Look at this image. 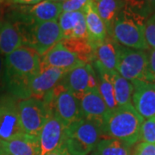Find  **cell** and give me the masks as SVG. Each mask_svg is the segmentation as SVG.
Returning <instances> with one entry per match:
<instances>
[{
	"label": "cell",
	"instance_id": "cell-1",
	"mask_svg": "<svg viewBox=\"0 0 155 155\" xmlns=\"http://www.w3.org/2000/svg\"><path fill=\"white\" fill-rule=\"evenodd\" d=\"M6 91L16 99L30 97L29 82L41 71V55L22 46L5 57Z\"/></svg>",
	"mask_w": 155,
	"mask_h": 155
},
{
	"label": "cell",
	"instance_id": "cell-2",
	"mask_svg": "<svg viewBox=\"0 0 155 155\" xmlns=\"http://www.w3.org/2000/svg\"><path fill=\"white\" fill-rule=\"evenodd\" d=\"M144 119L133 104L117 107L110 111L102 126V133L109 138L122 140L133 146L140 140V130Z\"/></svg>",
	"mask_w": 155,
	"mask_h": 155
},
{
	"label": "cell",
	"instance_id": "cell-3",
	"mask_svg": "<svg viewBox=\"0 0 155 155\" xmlns=\"http://www.w3.org/2000/svg\"><path fill=\"white\" fill-rule=\"evenodd\" d=\"M147 18L123 8L111 27L109 36L121 46L133 49H149L144 35Z\"/></svg>",
	"mask_w": 155,
	"mask_h": 155
},
{
	"label": "cell",
	"instance_id": "cell-4",
	"mask_svg": "<svg viewBox=\"0 0 155 155\" xmlns=\"http://www.w3.org/2000/svg\"><path fill=\"white\" fill-rule=\"evenodd\" d=\"M14 25L22 35L23 45L35 49L40 55L44 54L62 40L58 20Z\"/></svg>",
	"mask_w": 155,
	"mask_h": 155
},
{
	"label": "cell",
	"instance_id": "cell-5",
	"mask_svg": "<svg viewBox=\"0 0 155 155\" xmlns=\"http://www.w3.org/2000/svg\"><path fill=\"white\" fill-rule=\"evenodd\" d=\"M102 135L101 126L84 118L67 127L65 144L72 155H89Z\"/></svg>",
	"mask_w": 155,
	"mask_h": 155
},
{
	"label": "cell",
	"instance_id": "cell-6",
	"mask_svg": "<svg viewBox=\"0 0 155 155\" xmlns=\"http://www.w3.org/2000/svg\"><path fill=\"white\" fill-rule=\"evenodd\" d=\"M61 13V3L44 0L33 5H11L5 18L17 25L32 24L58 20Z\"/></svg>",
	"mask_w": 155,
	"mask_h": 155
},
{
	"label": "cell",
	"instance_id": "cell-7",
	"mask_svg": "<svg viewBox=\"0 0 155 155\" xmlns=\"http://www.w3.org/2000/svg\"><path fill=\"white\" fill-rule=\"evenodd\" d=\"M66 127L84 119L79 99L58 84L42 98Z\"/></svg>",
	"mask_w": 155,
	"mask_h": 155
},
{
	"label": "cell",
	"instance_id": "cell-8",
	"mask_svg": "<svg viewBox=\"0 0 155 155\" xmlns=\"http://www.w3.org/2000/svg\"><path fill=\"white\" fill-rule=\"evenodd\" d=\"M18 111L22 132L35 136H38L45 123L53 115V110L47 103L35 97L19 101Z\"/></svg>",
	"mask_w": 155,
	"mask_h": 155
},
{
	"label": "cell",
	"instance_id": "cell-9",
	"mask_svg": "<svg viewBox=\"0 0 155 155\" xmlns=\"http://www.w3.org/2000/svg\"><path fill=\"white\" fill-rule=\"evenodd\" d=\"M116 72L130 82L147 81V52L120 45Z\"/></svg>",
	"mask_w": 155,
	"mask_h": 155
},
{
	"label": "cell",
	"instance_id": "cell-10",
	"mask_svg": "<svg viewBox=\"0 0 155 155\" xmlns=\"http://www.w3.org/2000/svg\"><path fill=\"white\" fill-rule=\"evenodd\" d=\"M18 103L12 96L0 97V139L10 140L22 134Z\"/></svg>",
	"mask_w": 155,
	"mask_h": 155
},
{
	"label": "cell",
	"instance_id": "cell-11",
	"mask_svg": "<svg viewBox=\"0 0 155 155\" xmlns=\"http://www.w3.org/2000/svg\"><path fill=\"white\" fill-rule=\"evenodd\" d=\"M85 65L78 56L67 48L61 41L54 45L44 54L41 55V70L54 67L68 72L75 67Z\"/></svg>",
	"mask_w": 155,
	"mask_h": 155
},
{
	"label": "cell",
	"instance_id": "cell-12",
	"mask_svg": "<svg viewBox=\"0 0 155 155\" xmlns=\"http://www.w3.org/2000/svg\"><path fill=\"white\" fill-rule=\"evenodd\" d=\"M67 127L53 113L39 134L40 155H46L66 141Z\"/></svg>",
	"mask_w": 155,
	"mask_h": 155
},
{
	"label": "cell",
	"instance_id": "cell-13",
	"mask_svg": "<svg viewBox=\"0 0 155 155\" xmlns=\"http://www.w3.org/2000/svg\"><path fill=\"white\" fill-rule=\"evenodd\" d=\"M132 104L144 120L155 118V83L134 81Z\"/></svg>",
	"mask_w": 155,
	"mask_h": 155
},
{
	"label": "cell",
	"instance_id": "cell-14",
	"mask_svg": "<svg viewBox=\"0 0 155 155\" xmlns=\"http://www.w3.org/2000/svg\"><path fill=\"white\" fill-rule=\"evenodd\" d=\"M79 102L84 118L97 123L102 128L105 118L110 113V110L100 95L98 88L92 89L85 92L80 97Z\"/></svg>",
	"mask_w": 155,
	"mask_h": 155
},
{
	"label": "cell",
	"instance_id": "cell-15",
	"mask_svg": "<svg viewBox=\"0 0 155 155\" xmlns=\"http://www.w3.org/2000/svg\"><path fill=\"white\" fill-rule=\"evenodd\" d=\"M66 72L54 67L41 69L29 82L30 97L42 100L45 95L60 83Z\"/></svg>",
	"mask_w": 155,
	"mask_h": 155
},
{
	"label": "cell",
	"instance_id": "cell-16",
	"mask_svg": "<svg viewBox=\"0 0 155 155\" xmlns=\"http://www.w3.org/2000/svg\"><path fill=\"white\" fill-rule=\"evenodd\" d=\"M92 68L93 66L91 63L75 67L66 72L59 84L80 99V97L89 91L90 74Z\"/></svg>",
	"mask_w": 155,
	"mask_h": 155
},
{
	"label": "cell",
	"instance_id": "cell-17",
	"mask_svg": "<svg viewBox=\"0 0 155 155\" xmlns=\"http://www.w3.org/2000/svg\"><path fill=\"white\" fill-rule=\"evenodd\" d=\"M62 40L88 39L83 11L62 12L58 19Z\"/></svg>",
	"mask_w": 155,
	"mask_h": 155
},
{
	"label": "cell",
	"instance_id": "cell-18",
	"mask_svg": "<svg viewBox=\"0 0 155 155\" xmlns=\"http://www.w3.org/2000/svg\"><path fill=\"white\" fill-rule=\"evenodd\" d=\"M119 47L120 44H118L111 36L108 35L105 40L93 47V61L98 63L108 72L116 71Z\"/></svg>",
	"mask_w": 155,
	"mask_h": 155
},
{
	"label": "cell",
	"instance_id": "cell-19",
	"mask_svg": "<svg viewBox=\"0 0 155 155\" xmlns=\"http://www.w3.org/2000/svg\"><path fill=\"white\" fill-rule=\"evenodd\" d=\"M5 155H40L38 136L22 133L10 140H3Z\"/></svg>",
	"mask_w": 155,
	"mask_h": 155
},
{
	"label": "cell",
	"instance_id": "cell-20",
	"mask_svg": "<svg viewBox=\"0 0 155 155\" xmlns=\"http://www.w3.org/2000/svg\"><path fill=\"white\" fill-rule=\"evenodd\" d=\"M88 33V40L92 47L102 42L108 36L107 28L96 11L93 0L83 10Z\"/></svg>",
	"mask_w": 155,
	"mask_h": 155
},
{
	"label": "cell",
	"instance_id": "cell-21",
	"mask_svg": "<svg viewBox=\"0 0 155 155\" xmlns=\"http://www.w3.org/2000/svg\"><path fill=\"white\" fill-rule=\"evenodd\" d=\"M22 46L23 41L18 28L8 19L0 18V55L5 57Z\"/></svg>",
	"mask_w": 155,
	"mask_h": 155
},
{
	"label": "cell",
	"instance_id": "cell-22",
	"mask_svg": "<svg viewBox=\"0 0 155 155\" xmlns=\"http://www.w3.org/2000/svg\"><path fill=\"white\" fill-rule=\"evenodd\" d=\"M92 66L97 77V88L100 95L104 100L110 111L116 110L118 107L116 104L112 80V72L106 71L98 63L92 61Z\"/></svg>",
	"mask_w": 155,
	"mask_h": 155
},
{
	"label": "cell",
	"instance_id": "cell-23",
	"mask_svg": "<svg viewBox=\"0 0 155 155\" xmlns=\"http://www.w3.org/2000/svg\"><path fill=\"white\" fill-rule=\"evenodd\" d=\"M96 11L104 21L110 35L111 27L124 6L119 0H93Z\"/></svg>",
	"mask_w": 155,
	"mask_h": 155
},
{
	"label": "cell",
	"instance_id": "cell-24",
	"mask_svg": "<svg viewBox=\"0 0 155 155\" xmlns=\"http://www.w3.org/2000/svg\"><path fill=\"white\" fill-rule=\"evenodd\" d=\"M89 155H131V146L116 139H101Z\"/></svg>",
	"mask_w": 155,
	"mask_h": 155
},
{
	"label": "cell",
	"instance_id": "cell-25",
	"mask_svg": "<svg viewBox=\"0 0 155 155\" xmlns=\"http://www.w3.org/2000/svg\"><path fill=\"white\" fill-rule=\"evenodd\" d=\"M115 97L118 107L132 104L133 84L122 77L116 71L112 72Z\"/></svg>",
	"mask_w": 155,
	"mask_h": 155
},
{
	"label": "cell",
	"instance_id": "cell-26",
	"mask_svg": "<svg viewBox=\"0 0 155 155\" xmlns=\"http://www.w3.org/2000/svg\"><path fill=\"white\" fill-rule=\"evenodd\" d=\"M61 42L70 51L74 53L80 61L87 64L94 59V49L88 39H70L61 40Z\"/></svg>",
	"mask_w": 155,
	"mask_h": 155
},
{
	"label": "cell",
	"instance_id": "cell-27",
	"mask_svg": "<svg viewBox=\"0 0 155 155\" xmlns=\"http://www.w3.org/2000/svg\"><path fill=\"white\" fill-rule=\"evenodd\" d=\"M119 1L123 5L125 9L133 11L147 19L153 14V11L147 0H119Z\"/></svg>",
	"mask_w": 155,
	"mask_h": 155
},
{
	"label": "cell",
	"instance_id": "cell-28",
	"mask_svg": "<svg viewBox=\"0 0 155 155\" xmlns=\"http://www.w3.org/2000/svg\"><path fill=\"white\" fill-rule=\"evenodd\" d=\"M140 140L143 142L155 144V118L144 120L140 130Z\"/></svg>",
	"mask_w": 155,
	"mask_h": 155
},
{
	"label": "cell",
	"instance_id": "cell-29",
	"mask_svg": "<svg viewBox=\"0 0 155 155\" xmlns=\"http://www.w3.org/2000/svg\"><path fill=\"white\" fill-rule=\"evenodd\" d=\"M144 35L149 48H155V13H153L146 20Z\"/></svg>",
	"mask_w": 155,
	"mask_h": 155
},
{
	"label": "cell",
	"instance_id": "cell-30",
	"mask_svg": "<svg viewBox=\"0 0 155 155\" xmlns=\"http://www.w3.org/2000/svg\"><path fill=\"white\" fill-rule=\"evenodd\" d=\"M92 0H67L61 3L62 12L83 11L85 6Z\"/></svg>",
	"mask_w": 155,
	"mask_h": 155
},
{
	"label": "cell",
	"instance_id": "cell-31",
	"mask_svg": "<svg viewBox=\"0 0 155 155\" xmlns=\"http://www.w3.org/2000/svg\"><path fill=\"white\" fill-rule=\"evenodd\" d=\"M147 82L155 83V48L147 52Z\"/></svg>",
	"mask_w": 155,
	"mask_h": 155
},
{
	"label": "cell",
	"instance_id": "cell-32",
	"mask_svg": "<svg viewBox=\"0 0 155 155\" xmlns=\"http://www.w3.org/2000/svg\"><path fill=\"white\" fill-rule=\"evenodd\" d=\"M134 155H155V144L140 142L135 147Z\"/></svg>",
	"mask_w": 155,
	"mask_h": 155
},
{
	"label": "cell",
	"instance_id": "cell-33",
	"mask_svg": "<svg viewBox=\"0 0 155 155\" xmlns=\"http://www.w3.org/2000/svg\"><path fill=\"white\" fill-rule=\"evenodd\" d=\"M44 0H0L2 3H6L10 5H33Z\"/></svg>",
	"mask_w": 155,
	"mask_h": 155
},
{
	"label": "cell",
	"instance_id": "cell-34",
	"mask_svg": "<svg viewBox=\"0 0 155 155\" xmlns=\"http://www.w3.org/2000/svg\"><path fill=\"white\" fill-rule=\"evenodd\" d=\"M6 90L5 58L0 55V94Z\"/></svg>",
	"mask_w": 155,
	"mask_h": 155
},
{
	"label": "cell",
	"instance_id": "cell-35",
	"mask_svg": "<svg viewBox=\"0 0 155 155\" xmlns=\"http://www.w3.org/2000/svg\"><path fill=\"white\" fill-rule=\"evenodd\" d=\"M46 155H72L70 153L69 150L67 148V147L66 146V144H62L61 147H57L56 149H54V151L50 152L48 153H47Z\"/></svg>",
	"mask_w": 155,
	"mask_h": 155
},
{
	"label": "cell",
	"instance_id": "cell-36",
	"mask_svg": "<svg viewBox=\"0 0 155 155\" xmlns=\"http://www.w3.org/2000/svg\"><path fill=\"white\" fill-rule=\"evenodd\" d=\"M149 3L150 7L153 11V13H155V0H147Z\"/></svg>",
	"mask_w": 155,
	"mask_h": 155
},
{
	"label": "cell",
	"instance_id": "cell-37",
	"mask_svg": "<svg viewBox=\"0 0 155 155\" xmlns=\"http://www.w3.org/2000/svg\"><path fill=\"white\" fill-rule=\"evenodd\" d=\"M0 155H5L4 145H3V140L1 139H0Z\"/></svg>",
	"mask_w": 155,
	"mask_h": 155
},
{
	"label": "cell",
	"instance_id": "cell-38",
	"mask_svg": "<svg viewBox=\"0 0 155 155\" xmlns=\"http://www.w3.org/2000/svg\"><path fill=\"white\" fill-rule=\"evenodd\" d=\"M54 1L59 2V3H63V2H65V1H67V0H54Z\"/></svg>",
	"mask_w": 155,
	"mask_h": 155
},
{
	"label": "cell",
	"instance_id": "cell-39",
	"mask_svg": "<svg viewBox=\"0 0 155 155\" xmlns=\"http://www.w3.org/2000/svg\"><path fill=\"white\" fill-rule=\"evenodd\" d=\"M0 18H1V17H0Z\"/></svg>",
	"mask_w": 155,
	"mask_h": 155
}]
</instances>
